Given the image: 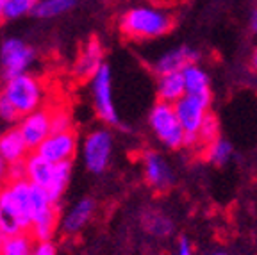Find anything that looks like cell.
<instances>
[{"instance_id": "obj_1", "label": "cell", "mask_w": 257, "mask_h": 255, "mask_svg": "<svg viewBox=\"0 0 257 255\" xmlns=\"http://www.w3.org/2000/svg\"><path fill=\"white\" fill-rule=\"evenodd\" d=\"M175 27V15L161 6L141 4L121 13L118 29L127 40L147 41L157 40L172 32Z\"/></svg>"}, {"instance_id": "obj_2", "label": "cell", "mask_w": 257, "mask_h": 255, "mask_svg": "<svg viewBox=\"0 0 257 255\" xmlns=\"http://www.w3.org/2000/svg\"><path fill=\"white\" fill-rule=\"evenodd\" d=\"M0 91L11 100L13 105L20 112V116L45 107V84L34 73L27 72L9 80H4V86Z\"/></svg>"}, {"instance_id": "obj_3", "label": "cell", "mask_w": 257, "mask_h": 255, "mask_svg": "<svg viewBox=\"0 0 257 255\" xmlns=\"http://www.w3.org/2000/svg\"><path fill=\"white\" fill-rule=\"evenodd\" d=\"M149 125L157 140L170 150L186 148V132L177 118L173 104L157 100L149 112Z\"/></svg>"}, {"instance_id": "obj_4", "label": "cell", "mask_w": 257, "mask_h": 255, "mask_svg": "<svg viewBox=\"0 0 257 255\" xmlns=\"http://www.w3.org/2000/svg\"><path fill=\"white\" fill-rule=\"evenodd\" d=\"M91 104L95 109L96 118L105 125V127H118L121 129L120 114L114 105L112 98V73L107 64H102L96 73L91 77Z\"/></svg>"}, {"instance_id": "obj_5", "label": "cell", "mask_w": 257, "mask_h": 255, "mask_svg": "<svg viewBox=\"0 0 257 255\" xmlns=\"http://www.w3.org/2000/svg\"><path fill=\"white\" fill-rule=\"evenodd\" d=\"M112 147H114V138L109 127L89 131L82 141V161L86 170L93 175L104 173L111 163Z\"/></svg>"}, {"instance_id": "obj_6", "label": "cell", "mask_w": 257, "mask_h": 255, "mask_svg": "<svg viewBox=\"0 0 257 255\" xmlns=\"http://www.w3.org/2000/svg\"><path fill=\"white\" fill-rule=\"evenodd\" d=\"M36 61L34 48L22 38H6L0 45V70L2 80H9L31 70L32 63Z\"/></svg>"}, {"instance_id": "obj_7", "label": "cell", "mask_w": 257, "mask_h": 255, "mask_svg": "<svg viewBox=\"0 0 257 255\" xmlns=\"http://www.w3.org/2000/svg\"><path fill=\"white\" fill-rule=\"evenodd\" d=\"M177 112V118L181 121L182 129L186 132V147L197 148L198 147V131L204 123L205 114L209 112V107L204 105L200 100L193 96H182L179 102L173 104Z\"/></svg>"}, {"instance_id": "obj_8", "label": "cell", "mask_w": 257, "mask_h": 255, "mask_svg": "<svg viewBox=\"0 0 257 255\" xmlns=\"http://www.w3.org/2000/svg\"><path fill=\"white\" fill-rule=\"evenodd\" d=\"M79 148V136L75 131L52 132L47 140L38 147V154L54 164L72 163Z\"/></svg>"}, {"instance_id": "obj_9", "label": "cell", "mask_w": 257, "mask_h": 255, "mask_svg": "<svg viewBox=\"0 0 257 255\" xmlns=\"http://www.w3.org/2000/svg\"><path fill=\"white\" fill-rule=\"evenodd\" d=\"M50 114L52 112H50L48 107H40L36 111L22 116V120L18 121V131L22 132V136H24L25 143H27L31 152H36L38 147L47 140L48 136L52 134Z\"/></svg>"}, {"instance_id": "obj_10", "label": "cell", "mask_w": 257, "mask_h": 255, "mask_svg": "<svg viewBox=\"0 0 257 255\" xmlns=\"http://www.w3.org/2000/svg\"><path fill=\"white\" fill-rule=\"evenodd\" d=\"M143 177L154 191H168L175 182V177L166 159L156 150H145L141 154Z\"/></svg>"}, {"instance_id": "obj_11", "label": "cell", "mask_w": 257, "mask_h": 255, "mask_svg": "<svg viewBox=\"0 0 257 255\" xmlns=\"http://www.w3.org/2000/svg\"><path fill=\"white\" fill-rule=\"evenodd\" d=\"M200 59V52L193 50L188 45H182V47H175L170 48L166 52L159 54L156 59L152 61L150 68L157 77L166 75V73H175V72H182L186 66L193 63H198Z\"/></svg>"}, {"instance_id": "obj_12", "label": "cell", "mask_w": 257, "mask_h": 255, "mask_svg": "<svg viewBox=\"0 0 257 255\" xmlns=\"http://www.w3.org/2000/svg\"><path fill=\"white\" fill-rule=\"evenodd\" d=\"M96 211V202L91 196H84V198L77 200L68 211L61 214L59 221V230L63 235L70 237V235H77L84 230V227L89 223L95 216Z\"/></svg>"}, {"instance_id": "obj_13", "label": "cell", "mask_w": 257, "mask_h": 255, "mask_svg": "<svg viewBox=\"0 0 257 255\" xmlns=\"http://www.w3.org/2000/svg\"><path fill=\"white\" fill-rule=\"evenodd\" d=\"M104 63V47L98 38H91L82 47L75 64H73V75L79 80H88L96 73V70Z\"/></svg>"}, {"instance_id": "obj_14", "label": "cell", "mask_w": 257, "mask_h": 255, "mask_svg": "<svg viewBox=\"0 0 257 255\" xmlns=\"http://www.w3.org/2000/svg\"><path fill=\"white\" fill-rule=\"evenodd\" d=\"M184 73V82H186V95L193 96V98L200 100L202 104L211 107L213 102V91H211V82H209V75L198 63H193L182 70Z\"/></svg>"}, {"instance_id": "obj_15", "label": "cell", "mask_w": 257, "mask_h": 255, "mask_svg": "<svg viewBox=\"0 0 257 255\" xmlns=\"http://www.w3.org/2000/svg\"><path fill=\"white\" fill-rule=\"evenodd\" d=\"M0 154L8 161L9 166L24 163L29 157L31 150H29L27 143H25L24 136L18 131V127H11L9 131L0 134Z\"/></svg>"}, {"instance_id": "obj_16", "label": "cell", "mask_w": 257, "mask_h": 255, "mask_svg": "<svg viewBox=\"0 0 257 255\" xmlns=\"http://www.w3.org/2000/svg\"><path fill=\"white\" fill-rule=\"evenodd\" d=\"M54 168H56L54 163L41 157L38 152H31L25 159V179L34 186L47 189L50 186V180H52Z\"/></svg>"}, {"instance_id": "obj_17", "label": "cell", "mask_w": 257, "mask_h": 255, "mask_svg": "<svg viewBox=\"0 0 257 255\" xmlns=\"http://www.w3.org/2000/svg\"><path fill=\"white\" fill-rule=\"evenodd\" d=\"M156 93H157V100H161V102H168V104L179 102L182 96H186L184 73L175 72V73H166V75L157 77Z\"/></svg>"}, {"instance_id": "obj_18", "label": "cell", "mask_w": 257, "mask_h": 255, "mask_svg": "<svg viewBox=\"0 0 257 255\" xmlns=\"http://www.w3.org/2000/svg\"><path fill=\"white\" fill-rule=\"evenodd\" d=\"M141 225L147 234L157 237V239H165L172 235L173 228H175L173 219L159 209H147L141 216Z\"/></svg>"}, {"instance_id": "obj_19", "label": "cell", "mask_w": 257, "mask_h": 255, "mask_svg": "<svg viewBox=\"0 0 257 255\" xmlns=\"http://www.w3.org/2000/svg\"><path fill=\"white\" fill-rule=\"evenodd\" d=\"M72 172H73V164L72 163H59L54 168V175L50 180V186L47 188L48 196L52 198V202L61 203L64 193L68 189V184L72 180Z\"/></svg>"}, {"instance_id": "obj_20", "label": "cell", "mask_w": 257, "mask_h": 255, "mask_svg": "<svg viewBox=\"0 0 257 255\" xmlns=\"http://www.w3.org/2000/svg\"><path fill=\"white\" fill-rule=\"evenodd\" d=\"M34 244H36V239L31 232L8 235L0 255H32Z\"/></svg>"}, {"instance_id": "obj_21", "label": "cell", "mask_w": 257, "mask_h": 255, "mask_svg": "<svg viewBox=\"0 0 257 255\" xmlns=\"http://www.w3.org/2000/svg\"><path fill=\"white\" fill-rule=\"evenodd\" d=\"M234 148L230 145V141L218 138L213 143H209L207 147H204V157L207 163L214 164V166H223L232 159Z\"/></svg>"}, {"instance_id": "obj_22", "label": "cell", "mask_w": 257, "mask_h": 255, "mask_svg": "<svg viewBox=\"0 0 257 255\" xmlns=\"http://www.w3.org/2000/svg\"><path fill=\"white\" fill-rule=\"evenodd\" d=\"M79 4V0H40L38 8L34 9V16L38 18H56L64 13H68Z\"/></svg>"}, {"instance_id": "obj_23", "label": "cell", "mask_w": 257, "mask_h": 255, "mask_svg": "<svg viewBox=\"0 0 257 255\" xmlns=\"http://www.w3.org/2000/svg\"><path fill=\"white\" fill-rule=\"evenodd\" d=\"M38 4H40V0H8L2 18L11 22L20 20L27 15H34V9L38 8Z\"/></svg>"}, {"instance_id": "obj_24", "label": "cell", "mask_w": 257, "mask_h": 255, "mask_svg": "<svg viewBox=\"0 0 257 255\" xmlns=\"http://www.w3.org/2000/svg\"><path fill=\"white\" fill-rule=\"evenodd\" d=\"M218 138H220V121H218L216 114L209 111L205 114L200 131H198V145L204 148L209 143H213L214 140H218Z\"/></svg>"}, {"instance_id": "obj_25", "label": "cell", "mask_w": 257, "mask_h": 255, "mask_svg": "<svg viewBox=\"0 0 257 255\" xmlns=\"http://www.w3.org/2000/svg\"><path fill=\"white\" fill-rule=\"evenodd\" d=\"M50 121H52V132H66L73 131V118L66 109H50Z\"/></svg>"}, {"instance_id": "obj_26", "label": "cell", "mask_w": 257, "mask_h": 255, "mask_svg": "<svg viewBox=\"0 0 257 255\" xmlns=\"http://www.w3.org/2000/svg\"><path fill=\"white\" fill-rule=\"evenodd\" d=\"M0 120L6 123H18L22 120L18 109L13 105V102L0 91Z\"/></svg>"}, {"instance_id": "obj_27", "label": "cell", "mask_w": 257, "mask_h": 255, "mask_svg": "<svg viewBox=\"0 0 257 255\" xmlns=\"http://www.w3.org/2000/svg\"><path fill=\"white\" fill-rule=\"evenodd\" d=\"M32 255H57V244L52 239L48 241H36Z\"/></svg>"}, {"instance_id": "obj_28", "label": "cell", "mask_w": 257, "mask_h": 255, "mask_svg": "<svg viewBox=\"0 0 257 255\" xmlns=\"http://www.w3.org/2000/svg\"><path fill=\"white\" fill-rule=\"evenodd\" d=\"M177 255H193V246L186 235H182L177 244Z\"/></svg>"}, {"instance_id": "obj_29", "label": "cell", "mask_w": 257, "mask_h": 255, "mask_svg": "<svg viewBox=\"0 0 257 255\" xmlns=\"http://www.w3.org/2000/svg\"><path fill=\"white\" fill-rule=\"evenodd\" d=\"M8 179H9V164L2 157V154H0V186L8 182Z\"/></svg>"}, {"instance_id": "obj_30", "label": "cell", "mask_w": 257, "mask_h": 255, "mask_svg": "<svg viewBox=\"0 0 257 255\" xmlns=\"http://www.w3.org/2000/svg\"><path fill=\"white\" fill-rule=\"evenodd\" d=\"M248 27H250V32H252L253 36L257 38V8H253L252 13H250V16H248Z\"/></svg>"}, {"instance_id": "obj_31", "label": "cell", "mask_w": 257, "mask_h": 255, "mask_svg": "<svg viewBox=\"0 0 257 255\" xmlns=\"http://www.w3.org/2000/svg\"><path fill=\"white\" fill-rule=\"evenodd\" d=\"M250 68H252V72L257 73V47L252 50V56H250Z\"/></svg>"}, {"instance_id": "obj_32", "label": "cell", "mask_w": 257, "mask_h": 255, "mask_svg": "<svg viewBox=\"0 0 257 255\" xmlns=\"http://www.w3.org/2000/svg\"><path fill=\"white\" fill-rule=\"evenodd\" d=\"M6 237H8V235H6L4 230L0 228V251H2V246H4V243H6Z\"/></svg>"}, {"instance_id": "obj_33", "label": "cell", "mask_w": 257, "mask_h": 255, "mask_svg": "<svg viewBox=\"0 0 257 255\" xmlns=\"http://www.w3.org/2000/svg\"><path fill=\"white\" fill-rule=\"evenodd\" d=\"M211 255H227L225 251H214V253H211Z\"/></svg>"}, {"instance_id": "obj_34", "label": "cell", "mask_w": 257, "mask_h": 255, "mask_svg": "<svg viewBox=\"0 0 257 255\" xmlns=\"http://www.w3.org/2000/svg\"><path fill=\"white\" fill-rule=\"evenodd\" d=\"M2 22H4V18H2V16H0V27H2Z\"/></svg>"}]
</instances>
